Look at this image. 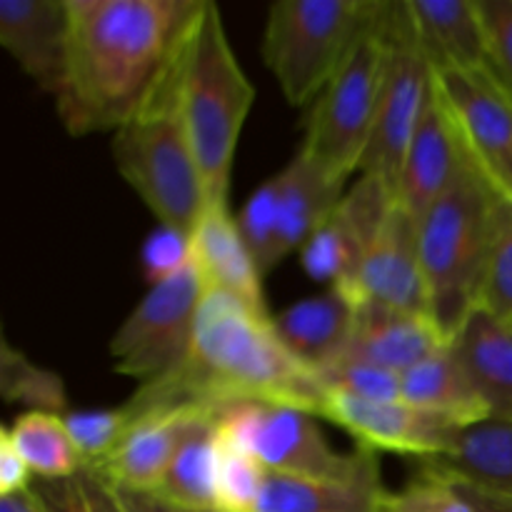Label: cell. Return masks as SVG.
<instances>
[{
	"label": "cell",
	"mask_w": 512,
	"mask_h": 512,
	"mask_svg": "<svg viewBox=\"0 0 512 512\" xmlns=\"http://www.w3.org/2000/svg\"><path fill=\"white\" fill-rule=\"evenodd\" d=\"M470 170H475L470 155L433 75L430 100L425 105L418 130L410 140L403 173H400L398 203L410 215L420 218L435 200L453 190Z\"/></svg>",
	"instance_id": "obj_15"
},
{
	"label": "cell",
	"mask_w": 512,
	"mask_h": 512,
	"mask_svg": "<svg viewBox=\"0 0 512 512\" xmlns=\"http://www.w3.org/2000/svg\"><path fill=\"white\" fill-rule=\"evenodd\" d=\"M385 512H475L455 483L418 473L403 490L388 495Z\"/></svg>",
	"instance_id": "obj_38"
},
{
	"label": "cell",
	"mask_w": 512,
	"mask_h": 512,
	"mask_svg": "<svg viewBox=\"0 0 512 512\" xmlns=\"http://www.w3.org/2000/svg\"><path fill=\"white\" fill-rule=\"evenodd\" d=\"M355 315L358 305L348 295L338 288H325L323 293L280 310L273 325L295 358L303 360L315 373H323L348 350Z\"/></svg>",
	"instance_id": "obj_21"
},
{
	"label": "cell",
	"mask_w": 512,
	"mask_h": 512,
	"mask_svg": "<svg viewBox=\"0 0 512 512\" xmlns=\"http://www.w3.org/2000/svg\"><path fill=\"white\" fill-rule=\"evenodd\" d=\"M415 35L438 73L485 70V25L478 0H405Z\"/></svg>",
	"instance_id": "obj_20"
},
{
	"label": "cell",
	"mask_w": 512,
	"mask_h": 512,
	"mask_svg": "<svg viewBox=\"0 0 512 512\" xmlns=\"http://www.w3.org/2000/svg\"><path fill=\"white\" fill-rule=\"evenodd\" d=\"M268 470L250 453L218 435L215 512H258Z\"/></svg>",
	"instance_id": "obj_30"
},
{
	"label": "cell",
	"mask_w": 512,
	"mask_h": 512,
	"mask_svg": "<svg viewBox=\"0 0 512 512\" xmlns=\"http://www.w3.org/2000/svg\"><path fill=\"white\" fill-rule=\"evenodd\" d=\"M178 512H180V510H178Z\"/></svg>",
	"instance_id": "obj_43"
},
{
	"label": "cell",
	"mask_w": 512,
	"mask_h": 512,
	"mask_svg": "<svg viewBox=\"0 0 512 512\" xmlns=\"http://www.w3.org/2000/svg\"><path fill=\"white\" fill-rule=\"evenodd\" d=\"M355 305H380L400 313H428L423 265L418 248V218L400 203L390 208L378 235L348 283L338 285Z\"/></svg>",
	"instance_id": "obj_13"
},
{
	"label": "cell",
	"mask_w": 512,
	"mask_h": 512,
	"mask_svg": "<svg viewBox=\"0 0 512 512\" xmlns=\"http://www.w3.org/2000/svg\"><path fill=\"white\" fill-rule=\"evenodd\" d=\"M203 0H68L55 113L73 138L115 133L175 75Z\"/></svg>",
	"instance_id": "obj_1"
},
{
	"label": "cell",
	"mask_w": 512,
	"mask_h": 512,
	"mask_svg": "<svg viewBox=\"0 0 512 512\" xmlns=\"http://www.w3.org/2000/svg\"><path fill=\"white\" fill-rule=\"evenodd\" d=\"M383 0H278L268 8L260 55L293 108L320 98Z\"/></svg>",
	"instance_id": "obj_5"
},
{
	"label": "cell",
	"mask_w": 512,
	"mask_h": 512,
	"mask_svg": "<svg viewBox=\"0 0 512 512\" xmlns=\"http://www.w3.org/2000/svg\"><path fill=\"white\" fill-rule=\"evenodd\" d=\"M450 345L490 420H512V323L475 308Z\"/></svg>",
	"instance_id": "obj_24"
},
{
	"label": "cell",
	"mask_w": 512,
	"mask_h": 512,
	"mask_svg": "<svg viewBox=\"0 0 512 512\" xmlns=\"http://www.w3.org/2000/svg\"><path fill=\"white\" fill-rule=\"evenodd\" d=\"M220 438L253 455L268 473L290 478L383 485L380 463L365 448L335 450L318 415L290 405L230 403L213 413Z\"/></svg>",
	"instance_id": "obj_8"
},
{
	"label": "cell",
	"mask_w": 512,
	"mask_h": 512,
	"mask_svg": "<svg viewBox=\"0 0 512 512\" xmlns=\"http://www.w3.org/2000/svg\"><path fill=\"white\" fill-rule=\"evenodd\" d=\"M328 400L320 373L295 358L273 318L223 290L205 288L188 358L165 378L145 383L130 413L193 408L213 413L230 403L290 405L318 415Z\"/></svg>",
	"instance_id": "obj_2"
},
{
	"label": "cell",
	"mask_w": 512,
	"mask_h": 512,
	"mask_svg": "<svg viewBox=\"0 0 512 512\" xmlns=\"http://www.w3.org/2000/svg\"><path fill=\"white\" fill-rule=\"evenodd\" d=\"M278 190V175H273L250 193V198L245 200L243 210L238 215L240 233H243L248 248L253 250L263 275L278 268V260H275V248H278Z\"/></svg>",
	"instance_id": "obj_34"
},
{
	"label": "cell",
	"mask_w": 512,
	"mask_h": 512,
	"mask_svg": "<svg viewBox=\"0 0 512 512\" xmlns=\"http://www.w3.org/2000/svg\"><path fill=\"white\" fill-rule=\"evenodd\" d=\"M68 35V0H0V45L48 95L63 80Z\"/></svg>",
	"instance_id": "obj_16"
},
{
	"label": "cell",
	"mask_w": 512,
	"mask_h": 512,
	"mask_svg": "<svg viewBox=\"0 0 512 512\" xmlns=\"http://www.w3.org/2000/svg\"><path fill=\"white\" fill-rule=\"evenodd\" d=\"M388 13L390 0H383V8L310 108L300 153L333 178L348 180L360 173L368 153L388 70Z\"/></svg>",
	"instance_id": "obj_7"
},
{
	"label": "cell",
	"mask_w": 512,
	"mask_h": 512,
	"mask_svg": "<svg viewBox=\"0 0 512 512\" xmlns=\"http://www.w3.org/2000/svg\"><path fill=\"white\" fill-rule=\"evenodd\" d=\"M395 203V195L378 178L360 175L300 250L305 275L325 288L348 283Z\"/></svg>",
	"instance_id": "obj_14"
},
{
	"label": "cell",
	"mask_w": 512,
	"mask_h": 512,
	"mask_svg": "<svg viewBox=\"0 0 512 512\" xmlns=\"http://www.w3.org/2000/svg\"><path fill=\"white\" fill-rule=\"evenodd\" d=\"M193 263V238L190 230L158 223L140 248V275L150 288L168 283Z\"/></svg>",
	"instance_id": "obj_35"
},
{
	"label": "cell",
	"mask_w": 512,
	"mask_h": 512,
	"mask_svg": "<svg viewBox=\"0 0 512 512\" xmlns=\"http://www.w3.org/2000/svg\"><path fill=\"white\" fill-rule=\"evenodd\" d=\"M400 400L438 415L460 430L490 420L478 390L455 358L453 345L428 355L400 375Z\"/></svg>",
	"instance_id": "obj_25"
},
{
	"label": "cell",
	"mask_w": 512,
	"mask_h": 512,
	"mask_svg": "<svg viewBox=\"0 0 512 512\" xmlns=\"http://www.w3.org/2000/svg\"><path fill=\"white\" fill-rule=\"evenodd\" d=\"M278 175V248L275 260L278 265L288 255L300 253L310 235L328 220V215L338 208L345 195L348 180L333 178L320 165L295 153V158L285 165Z\"/></svg>",
	"instance_id": "obj_22"
},
{
	"label": "cell",
	"mask_w": 512,
	"mask_h": 512,
	"mask_svg": "<svg viewBox=\"0 0 512 512\" xmlns=\"http://www.w3.org/2000/svg\"><path fill=\"white\" fill-rule=\"evenodd\" d=\"M320 378L328 390H343L365 400H400V373L363 360L340 358L325 368Z\"/></svg>",
	"instance_id": "obj_37"
},
{
	"label": "cell",
	"mask_w": 512,
	"mask_h": 512,
	"mask_svg": "<svg viewBox=\"0 0 512 512\" xmlns=\"http://www.w3.org/2000/svg\"><path fill=\"white\" fill-rule=\"evenodd\" d=\"M485 25V73L512 103V0H478Z\"/></svg>",
	"instance_id": "obj_36"
},
{
	"label": "cell",
	"mask_w": 512,
	"mask_h": 512,
	"mask_svg": "<svg viewBox=\"0 0 512 512\" xmlns=\"http://www.w3.org/2000/svg\"><path fill=\"white\" fill-rule=\"evenodd\" d=\"M0 395L5 403H18L40 413H68V393L58 373L35 365L3 335L0 340Z\"/></svg>",
	"instance_id": "obj_29"
},
{
	"label": "cell",
	"mask_w": 512,
	"mask_h": 512,
	"mask_svg": "<svg viewBox=\"0 0 512 512\" xmlns=\"http://www.w3.org/2000/svg\"><path fill=\"white\" fill-rule=\"evenodd\" d=\"M35 485V475L30 473L23 455L15 450L13 440L8 438L5 428L0 430V498L8 495L28 493Z\"/></svg>",
	"instance_id": "obj_39"
},
{
	"label": "cell",
	"mask_w": 512,
	"mask_h": 512,
	"mask_svg": "<svg viewBox=\"0 0 512 512\" xmlns=\"http://www.w3.org/2000/svg\"><path fill=\"white\" fill-rule=\"evenodd\" d=\"M190 238L193 263L203 275L205 288L223 290L260 313H268L263 293L265 275L228 205H205L203 215L190 230Z\"/></svg>",
	"instance_id": "obj_18"
},
{
	"label": "cell",
	"mask_w": 512,
	"mask_h": 512,
	"mask_svg": "<svg viewBox=\"0 0 512 512\" xmlns=\"http://www.w3.org/2000/svg\"><path fill=\"white\" fill-rule=\"evenodd\" d=\"M120 178L148 205L158 223L193 230L208 205L203 175L175 100V75L163 93L113 133Z\"/></svg>",
	"instance_id": "obj_6"
},
{
	"label": "cell",
	"mask_w": 512,
	"mask_h": 512,
	"mask_svg": "<svg viewBox=\"0 0 512 512\" xmlns=\"http://www.w3.org/2000/svg\"><path fill=\"white\" fill-rule=\"evenodd\" d=\"M35 480H63L85 468L70 440L63 415L25 410L5 428Z\"/></svg>",
	"instance_id": "obj_28"
},
{
	"label": "cell",
	"mask_w": 512,
	"mask_h": 512,
	"mask_svg": "<svg viewBox=\"0 0 512 512\" xmlns=\"http://www.w3.org/2000/svg\"><path fill=\"white\" fill-rule=\"evenodd\" d=\"M63 423L83 463L98 465L118 448L135 418L128 405H118V408L68 410Z\"/></svg>",
	"instance_id": "obj_32"
},
{
	"label": "cell",
	"mask_w": 512,
	"mask_h": 512,
	"mask_svg": "<svg viewBox=\"0 0 512 512\" xmlns=\"http://www.w3.org/2000/svg\"><path fill=\"white\" fill-rule=\"evenodd\" d=\"M200 418H210V415L193 408L150 410V413L135 415V423L130 425L118 448L93 468L113 488L153 495L163 483L185 433Z\"/></svg>",
	"instance_id": "obj_17"
},
{
	"label": "cell",
	"mask_w": 512,
	"mask_h": 512,
	"mask_svg": "<svg viewBox=\"0 0 512 512\" xmlns=\"http://www.w3.org/2000/svg\"><path fill=\"white\" fill-rule=\"evenodd\" d=\"M385 485L265 475L258 512H385Z\"/></svg>",
	"instance_id": "obj_26"
},
{
	"label": "cell",
	"mask_w": 512,
	"mask_h": 512,
	"mask_svg": "<svg viewBox=\"0 0 512 512\" xmlns=\"http://www.w3.org/2000/svg\"><path fill=\"white\" fill-rule=\"evenodd\" d=\"M115 493H118L120 503H123V508L128 512H178L150 493H133V490H120V488H115Z\"/></svg>",
	"instance_id": "obj_40"
},
{
	"label": "cell",
	"mask_w": 512,
	"mask_h": 512,
	"mask_svg": "<svg viewBox=\"0 0 512 512\" xmlns=\"http://www.w3.org/2000/svg\"><path fill=\"white\" fill-rule=\"evenodd\" d=\"M30 490L48 512H128L113 485L93 465L63 480H35Z\"/></svg>",
	"instance_id": "obj_31"
},
{
	"label": "cell",
	"mask_w": 512,
	"mask_h": 512,
	"mask_svg": "<svg viewBox=\"0 0 512 512\" xmlns=\"http://www.w3.org/2000/svg\"><path fill=\"white\" fill-rule=\"evenodd\" d=\"M203 295L205 280L195 263L168 283L148 288L110 338L115 373L145 385L178 370L188 358Z\"/></svg>",
	"instance_id": "obj_10"
},
{
	"label": "cell",
	"mask_w": 512,
	"mask_h": 512,
	"mask_svg": "<svg viewBox=\"0 0 512 512\" xmlns=\"http://www.w3.org/2000/svg\"><path fill=\"white\" fill-rule=\"evenodd\" d=\"M478 308L512 323V205L500 200Z\"/></svg>",
	"instance_id": "obj_33"
},
{
	"label": "cell",
	"mask_w": 512,
	"mask_h": 512,
	"mask_svg": "<svg viewBox=\"0 0 512 512\" xmlns=\"http://www.w3.org/2000/svg\"><path fill=\"white\" fill-rule=\"evenodd\" d=\"M418 473L512 500V420H483L460 430L455 448L418 463Z\"/></svg>",
	"instance_id": "obj_23"
},
{
	"label": "cell",
	"mask_w": 512,
	"mask_h": 512,
	"mask_svg": "<svg viewBox=\"0 0 512 512\" xmlns=\"http://www.w3.org/2000/svg\"><path fill=\"white\" fill-rule=\"evenodd\" d=\"M433 90V68L415 35L405 0H390L388 13V70L380 95L378 120L365 153L360 175L378 178L398 200V183L403 173L410 140Z\"/></svg>",
	"instance_id": "obj_9"
},
{
	"label": "cell",
	"mask_w": 512,
	"mask_h": 512,
	"mask_svg": "<svg viewBox=\"0 0 512 512\" xmlns=\"http://www.w3.org/2000/svg\"><path fill=\"white\" fill-rule=\"evenodd\" d=\"M0 512H48V510H45V505L35 498L33 490H28V493L0 498Z\"/></svg>",
	"instance_id": "obj_42"
},
{
	"label": "cell",
	"mask_w": 512,
	"mask_h": 512,
	"mask_svg": "<svg viewBox=\"0 0 512 512\" xmlns=\"http://www.w3.org/2000/svg\"><path fill=\"white\" fill-rule=\"evenodd\" d=\"M175 100L198 160L208 205H228L235 150L255 103V88L235 58L223 13L203 0L175 68Z\"/></svg>",
	"instance_id": "obj_3"
},
{
	"label": "cell",
	"mask_w": 512,
	"mask_h": 512,
	"mask_svg": "<svg viewBox=\"0 0 512 512\" xmlns=\"http://www.w3.org/2000/svg\"><path fill=\"white\" fill-rule=\"evenodd\" d=\"M218 430L213 418H200L185 433L155 498L180 512H215Z\"/></svg>",
	"instance_id": "obj_27"
},
{
	"label": "cell",
	"mask_w": 512,
	"mask_h": 512,
	"mask_svg": "<svg viewBox=\"0 0 512 512\" xmlns=\"http://www.w3.org/2000/svg\"><path fill=\"white\" fill-rule=\"evenodd\" d=\"M465 493V498L470 500L475 512H512V500L510 498H498V495L480 493V490L465 488V485H458Z\"/></svg>",
	"instance_id": "obj_41"
},
{
	"label": "cell",
	"mask_w": 512,
	"mask_h": 512,
	"mask_svg": "<svg viewBox=\"0 0 512 512\" xmlns=\"http://www.w3.org/2000/svg\"><path fill=\"white\" fill-rule=\"evenodd\" d=\"M450 340L430 315L400 313L380 305H360L343 358L388 368L403 375L420 360L448 348Z\"/></svg>",
	"instance_id": "obj_19"
},
{
	"label": "cell",
	"mask_w": 512,
	"mask_h": 512,
	"mask_svg": "<svg viewBox=\"0 0 512 512\" xmlns=\"http://www.w3.org/2000/svg\"><path fill=\"white\" fill-rule=\"evenodd\" d=\"M498 203L495 190L470 170L418 218L428 313L450 343L478 308Z\"/></svg>",
	"instance_id": "obj_4"
},
{
	"label": "cell",
	"mask_w": 512,
	"mask_h": 512,
	"mask_svg": "<svg viewBox=\"0 0 512 512\" xmlns=\"http://www.w3.org/2000/svg\"><path fill=\"white\" fill-rule=\"evenodd\" d=\"M320 418L330 420L370 453H395L415 463L443 458L458 443L460 428L405 400H365L328 390Z\"/></svg>",
	"instance_id": "obj_11"
},
{
	"label": "cell",
	"mask_w": 512,
	"mask_h": 512,
	"mask_svg": "<svg viewBox=\"0 0 512 512\" xmlns=\"http://www.w3.org/2000/svg\"><path fill=\"white\" fill-rule=\"evenodd\" d=\"M435 83L460 130L475 173L512 205V103L485 70L438 73Z\"/></svg>",
	"instance_id": "obj_12"
}]
</instances>
